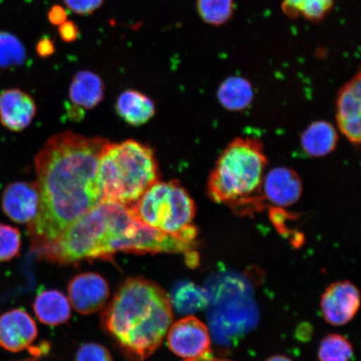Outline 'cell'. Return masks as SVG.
Returning a JSON list of instances; mask_svg holds the SVG:
<instances>
[{
    "mask_svg": "<svg viewBox=\"0 0 361 361\" xmlns=\"http://www.w3.org/2000/svg\"><path fill=\"white\" fill-rule=\"evenodd\" d=\"M106 142L68 130L49 138L36 155L39 206L28 224L35 250L56 240L101 202L99 160Z\"/></svg>",
    "mask_w": 361,
    "mask_h": 361,
    "instance_id": "obj_1",
    "label": "cell"
},
{
    "mask_svg": "<svg viewBox=\"0 0 361 361\" xmlns=\"http://www.w3.org/2000/svg\"><path fill=\"white\" fill-rule=\"evenodd\" d=\"M170 297L155 283L130 279L104 311L102 323L128 358L144 361L160 346L173 322Z\"/></svg>",
    "mask_w": 361,
    "mask_h": 361,
    "instance_id": "obj_2",
    "label": "cell"
},
{
    "mask_svg": "<svg viewBox=\"0 0 361 361\" xmlns=\"http://www.w3.org/2000/svg\"><path fill=\"white\" fill-rule=\"evenodd\" d=\"M135 223L128 207L102 201L68 228L56 240L37 252L49 260L61 264L85 259H107L111 246L123 238Z\"/></svg>",
    "mask_w": 361,
    "mask_h": 361,
    "instance_id": "obj_3",
    "label": "cell"
},
{
    "mask_svg": "<svg viewBox=\"0 0 361 361\" xmlns=\"http://www.w3.org/2000/svg\"><path fill=\"white\" fill-rule=\"evenodd\" d=\"M159 169L151 147L133 140L106 142L99 160L98 186L102 201L128 207L159 182ZM101 201V202H102Z\"/></svg>",
    "mask_w": 361,
    "mask_h": 361,
    "instance_id": "obj_4",
    "label": "cell"
},
{
    "mask_svg": "<svg viewBox=\"0 0 361 361\" xmlns=\"http://www.w3.org/2000/svg\"><path fill=\"white\" fill-rule=\"evenodd\" d=\"M267 158L258 140L239 137L225 149L207 182V194L216 202L235 205L258 200Z\"/></svg>",
    "mask_w": 361,
    "mask_h": 361,
    "instance_id": "obj_5",
    "label": "cell"
},
{
    "mask_svg": "<svg viewBox=\"0 0 361 361\" xmlns=\"http://www.w3.org/2000/svg\"><path fill=\"white\" fill-rule=\"evenodd\" d=\"M128 209L139 222L194 246L197 235L193 224L195 203L178 180H159Z\"/></svg>",
    "mask_w": 361,
    "mask_h": 361,
    "instance_id": "obj_6",
    "label": "cell"
},
{
    "mask_svg": "<svg viewBox=\"0 0 361 361\" xmlns=\"http://www.w3.org/2000/svg\"><path fill=\"white\" fill-rule=\"evenodd\" d=\"M169 348L184 361H201L207 358L211 346L209 329L192 315L171 324L169 329Z\"/></svg>",
    "mask_w": 361,
    "mask_h": 361,
    "instance_id": "obj_7",
    "label": "cell"
},
{
    "mask_svg": "<svg viewBox=\"0 0 361 361\" xmlns=\"http://www.w3.org/2000/svg\"><path fill=\"white\" fill-rule=\"evenodd\" d=\"M360 305L358 288L349 281L332 283L322 298V314L332 326H345L351 322L357 314Z\"/></svg>",
    "mask_w": 361,
    "mask_h": 361,
    "instance_id": "obj_8",
    "label": "cell"
},
{
    "mask_svg": "<svg viewBox=\"0 0 361 361\" xmlns=\"http://www.w3.org/2000/svg\"><path fill=\"white\" fill-rule=\"evenodd\" d=\"M68 292L71 305L82 314H92L102 308L110 293L106 279L94 273L75 276L69 283Z\"/></svg>",
    "mask_w": 361,
    "mask_h": 361,
    "instance_id": "obj_9",
    "label": "cell"
},
{
    "mask_svg": "<svg viewBox=\"0 0 361 361\" xmlns=\"http://www.w3.org/2000/svg\"><path fill=\"white\" fill-rule=\"evenodd\" d=\"M361 79L359 71L338 94L337 123L341 133L355 145L361 139Z\"/></svg>",
    "mask_w": 361,
    "mask_h": 361,
    "instance_id": "obj_10",
    "label": "cell"
},
{
    "mask_svg": "<svg viewBox=\"0 0 361 361\" xmlns=\"http://www.w3.org/2000/svg\"><path fill=\"white\" fill-rule=\"evenodd\" d=\"M2 209L18 224H29L38 213L39 193L37 183L16 182L6 188L2 196Z\"/></svg>",
    "mask_w": 361,
    "mask_h": 361,
    "instance_id": "obj_11",
    "label": "cell"
},
{
    "mask_svg": "<svg viewBox=\"0 0 361 361\" xmlns=\"http://www.w3.org/2000/svg\"><path fill=\"white\" fill-rule=\"evenodd\" d=\"M37 334L34 319L23 310L8 311L0 317V346L4 349L11 352L25 350Z\"/></svg>",
    "mask_w": 361,
    "mask_h": 361,
    "instance_id": "obj_12",
    "label": "cell"
},
{
    "mask_svg": "<svg viewBox=\"0 0 361 361\" xmlns=\"http://www.w3.org/2000/svg\"><path fill=\"white\" fill-rule=\"evenodd\" d=\"M36 114V105L30 94L19 89L0 94V123L12 132L28 128Z\"/></svg>",
    "mask_w": 361,
    "mask_h": 361,
    "instance_id": "obj_13",
    "label": "cell"
},
{
    "mask_svg": "<svg viewBox=\"0 0 361 361\" xmlns=\"http://www.w3.org/2000/svg\"><path fill=\"white\" fill-rule=\"evenodd\" d=\"M301 193L300 178L290 169L271 170L264 178L262 194L274 205L290 206L300 200Z\"/></svg>",
    "mask_w": 361,
    "mask_h": 361,
    "instance_id": "obj_14",
    "label": "cell"
},
{
    "mask_svg": "<svg viewBox=\"0 0 361 361\" xmlns=\"http://www.w3.org/2000/svg\"><path fill=\"white\" fill-rule=\"evenodd\" d=\"M105 85L97 74L81 71L74 76L70 85L69 97L74 106L92 109L103 100Z\"/></svg>",
    "mask_w": 361,
    "mask_h": 361,
    "instance_id": "obj_15",
    "label": "cell"
},
{
    "mask_svg": "<svg viewBox=\"0 0 361 361\" xmlns=\"http://www.w3.org/2000/svg\"><path fill=\"white\" fill-rule=\"evenodd\" d=\"M116 111L126 123L139 126L147 123L154 116L156 106L146 94L128 90L121 93L117 99Z\"/></svg>",
    "mask_w": 361,
    "mask_h": 361,
    "instance_id": "obj_16",
    "label": "cell"
},
{
    "mask_svg": "<svg viewBox=\"0 0 361 361\" xmlns=\"http://www.w3.org/2000/svg\"><path fill=\"white\" fill-rule=\"evenodd\" d=\"M34 310L39 322L58 326L71 317V305L67 298L57 290H47L36 297Z\"/></svg>",
    "mask_w": 361,
    "mask_h": 361,
    "instance_id": "obj_17",
    "label": "cell"
},
{
    "mask_svg": "<svg viewBox=\"0 0 361 361\" xmlns=\"http://www.w3.org/2000/svg\"><path fill=\"white\" fill-rule=\"evenodd\" d=\"M338 135L331 124L316 121L302 135L301 145L306 153L313 157L329 154L336 148Z\"/></svg>",
    "mask_w": 361,
    "mask_h": 361,
    "instance_id": "obj_18",
    "label": "cell"
},
{
    "mask_svg": "<svg viewBox=\"0 0 361 361\" xmlns=\"http://www.w3.org/2000/svg\"><path fill=\"white\" fill-rule=\"evenodd\" d=\"M254 92L250 82L241 78L226 80L219 90V99L222 105L231 111L245 109L252 100Z\"/></svg>",
    "mask_w": 361,
    "mask_h": 361,
    "instance_id": "obj_19",
    "label": "cell"
},
{
    "mask_svg": "<svg viewBox=\"0 0 361 361\" xmlns=\"http://www.w3.org/2000/svg\"><path fill=\"white\" fill-rule=\"evenodd\" d=\"M336 0H283L282 11L290 19L303 17L319 22L331 11Z\"/></svg>",
    "mask_w": 361,
    "mask_h": 361,
    "instance_id": "obj_20",
    "label": "cell"
},
{
    "mask_svg": "<svg viewBox=\"0 0 361 361\" xmlns=\"http://www.w3.org/2000/svg\"><path fill=\"white\" fill-rule=\"evenodd\" d=\"M170 300L176 310L184 314L197 312L204 309L209 303L205 290L191 282L179 283L175 288Z\"/></svg>",
    "mask_w": 361,
    "mask_h": 361,
    "instance_id": "obj_21",
    "label": "cell"
},
{
    "mask_svg": "<svg viewBox=\"0 0 361 361\" xmlns=\"http://www.w3.org/2000/svg\"><path fill=\"white\" fill-rule=\"evenodd\" d=\"M197 11L207 25L221 26L233 15L234 0H197Z\"/></svg>",
    "mask_w": 361,
    "mask_h": 361,
    "instance_id": "obj_22",
    "label": "cell"
},
{
    "mask_svg": "<svg viewBox=\"0 0 361 361\" xmlns=\"http://www.w3.org/2000/svg\"><path fill=\"white\" fill-rule=\"evenodd\" d=\"M26 60L24 44L15 35L0 31V71L19 67Z\"/></svg>",
    "mask_w": 361,
    "mask_h": 361,
    "instance_id": "obj_23",
    "label": "cell"
},
{
    "mask_svg": "<svg viewBox=\"0 0 361 361\" xmlns=\"http://www.w3.org/2000/svg\"><path fill=\"white\" fill-rule=\"evenodd\" d=\"M353 355L350 343L337 334L324 337L318 352L319 361H350Z\"/></svg>",
    "mask_w": 361,
    "mask_h": 361,
    "instance_id": "obj_24",
    "label": "cell"
},
{
    "mask_svg": "<svg viewBox=\"0 0 361 361\" xmlns=\"http://www.w3.org/2000/svg\"><path fill=\"white\" fill-rule=\"evenodd\" d=\"M21 237L19 229L0 224V262L10 261L19 255Z\"/></svg>",
    "mask_w": 361,
    "mask_h": 361,
    "instance_id": "obj_25",
    "label": "cell"
},
{
    "mask_svg": "<svg viewBox=\"0 0 361 361\" xmlns=\"http://www.w3.org/2000/svg\"><path fill=\"white\" fill-rule=\"evenodd\" d=\"M75 361H113L105 347L89 343L80 347L76 354Z\"/></svg>",
    "mask_w": 361,
    "mask_h": 361,
    "instance_id": "obj_26",
    "label": "cell"
},
{
    "mask_svg": "<svg viewBox=\"0 0 361 361\" xmlns=\"http://www.w3.org/2000/svg\"><path fill=\"white\" fill-rule=\"evenodd\" d=\"M69 10L78 16L92 15L100 8L105 0H63Z\"/></svg>",
    "mask_w": 361,
    "mask_h": 361,
    "instance_id": "obj_27",
    "label": "cell"
},
{
    "mask_svg": "<svg viewBox=\"0 0 361 361\" xmlns=\"http://www.w3.org/2000/svg\"><path fill=\"white\" fill-rule=\"evenodd\" d=\"M58 32L61 39L66 43L75 42L80 35L78 25L75 22L68 20L58 26Z\"/></svg>",
    "mask_w": 361,
    "mask_h": 361,
    "instance_id": "obj_28",
    "label": "cell"
},
{
    "mask_svg": "<svg viewBox=\"0 0 361 361\" xmlns=\"http://www.w3.org/2000/svg\"><path fill=\"white\" fill-rule=\"evenodd\" d=\"M68 19L67 11L59 4L53 6L48 12V20L53 25H61Z\"/></svg>",
    "mask_w": 361,
    "mask_h": 361,
    "instance_id": "obj_29",
    "label": "cell"
},
{
    "mask_svg": "<svg viewBox=\"0 0 361 361\" xmlns=\"http://www.w3.org/2000/svg\"><path fill=\"white\" fill-rule=\"evenodd\" d=\"M55 51V44H54L52 39L47 37V36L40 39L37 44H36V52H37L39 57H49L52 56Z\"/></svg>",
    "mask_w": 361,
    "mask_h": 361,
    "instance_id": "obj_30",
    "label": "cell"
},
{
    "mask_svg": "<svg viewBox=\"0 0 361 361\" xmlns=\"http://www.w3.org/2000/svg\"><path fill=\"white\" fill-rule=\"evenodd\" d=\"M265 361H293L291 359L286 357L284 355H274L271 356L268 360Z\"/></svg>",
    "mask_w": 361,
    "mask_h": 361,
    "instance_id": "obj_31",
    "label": "cell"
},
{
    "mask_svg": "<svg viewBox=\"0 0 361 361\" xmlns=\"http://www.w3.org/2000/svg\"><path fill=\"white\" fill-rule=\"evenodd\" d=\"M23 361H34V360H23Z\"/></svg>",
    "mask_w": 361,
    "mask_h": 361,
    "instance_id": "obj_32",
    "label": "cell"
}]
</instances>
